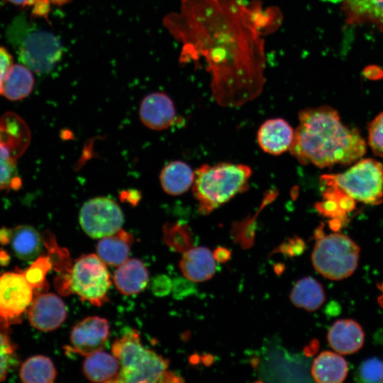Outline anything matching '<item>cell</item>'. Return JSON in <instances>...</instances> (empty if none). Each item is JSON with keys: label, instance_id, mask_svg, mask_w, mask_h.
Returning a JSON list of instances; mask_svg holds the SVG:
<instances>
[{"label": "cell", "instance_id": "1", "mask_svg": "<svg viewBox=\"0 0 383 383\" xmlns=\"http://www.w3.org/2000/svg\"><path fill=\"white\" fill-rule=\"evenodd\" d=\"M163 25L182 44L181 63L202 60L218 105L240 106L260 94L264 40L245 0H182L179 11L167 14Z\"/></svg>", "mask_w": 383, "mask_h": 383}, {"label": "cell", "instance_id": "2", "mask_svg": "<svg viewBox=\"0 0 383 383\" xmlns=\"http://www.w3.org/2000/svg\"><path fill=\"white\" fill-rule=\"evenodd\" d=\"M299 120L289 151L304 165L321 168L350 165L366 152L360 133L345 126L330 106L304 109L299 113Z\"/></svg>", "mask_w": 383, "mask_h": 383}, {"label": "cell", "instance_id": "3", "mask_svg": "<svg viewBox=\"0 0 383 383\" xmlns=\"http://www.w3.org/2000/svg\"><path fill=\"white\" fill-rule=\"evenodd\" d=\"M251 169L243 164L204 165L194 172L192 191L199 209L209 214L247 189Z\"/></svg>", "mask_w": 383, "mask_h": 383}, {"label": "cell", "instance_id": "4", "mask_svg": "<svg viewBox=\"0 0 383 383\" xmlns=\"http://www.w3.org/2000/svg\"><path fill=\"white\" fill-rule=\"evenodd\" d=\"M6 38L20 62L38 74L50 71L62 55L60 40L35 26L24 14L16 16L8 26Z\"/></svg>", "mask_w": 383, "mask_h": 383}, {"label": "cell", "instance_id": "5", "mask_svg": "<svg viewBox=\"0 0 383 383\" xmlns=\"http://www.w3.org/2000/svg\"><path fill=\"white\" fill-rule=\"evenodd\" d=\"M112 353L120 364L116 382H162L169 362L145 348L138 331L133 330L116 340Z\"/></svg>", "mask_w": 383, "mask_h": 383}, {"label": "cell", "instance_id": "6", "mask_svg": "<svg viewBox=\"0 0 383 383\" xmlns=\"http://www.w3.org/2000/svg\"><path fill=\"white\" fill-rule=\"evenodd\" d=\"M316 242L311 254L315 270L324 277L341 280L353 274L358 265L360 247L345 234H323L316 231Z\"/></svg>", "mask_w": 383, "mask_h": 383}, {"label": "cell", "instance_id": "7", "mask_svg": "<svg viewBox=\"0 0 383 383\" xmlns=\"http://www.w3.org/2000/svg\"><path fill=\"white\" fill-rule=\"evenodd\" d=\"M321 181L354 201L372 205L383 201V165L374 159L357 160L342 173L323 175Z\"/></svg>", "mask_w": 383, "mask_h": 383}, {"label": "cell", "instance_id": "8", "mask_svg": "<svg viewBox=\"0 0 383 383\" xmlns=\"http://www.w3.org/2000/svg\"><path fill=\"white\" fill-rule=\"evenodd\" d=\"M30 131L26 122L13 112L0 120V191L18 190L21 186L17 159L26 151Z\"/></svg>", "mask_w": 383, "mask_h": 383}, {"label": "cell", "instance_id": "9", "mask_svg": "<svg viewBox=\"0 0 383 383\" xmlns=\"http://www.w3.org/2000/svg\"><path fill=\"white\" fill-rule=\"evenodd\" d=\"M106 264L95 254L79 257L71 268L67 284L70 292L82 301L101 306L111 286Z\"/></svg>", "mask_w": 383, "mask_h": 383}, {"label": "cell", "instance_id": "10", "mask_svg": "<svg viewBox=\"0 0 383 383\" xmlns=\"http://www.w3.org/2000/svg\"><path fill=\"white\" fill-rule=\"evenodd\" d=\"M79 221L87 235L101 239L121 230L124 223V216L116 201L101 196L89 199L82 205Z\"/></svg>", "mask_w": 383, "mask_h": 383}, {"label": "cell", "instance_id": "11", "mask_svg": "<svg viewBox=\"0 0 383 383\" xmlns=\"http://www.w3.org/2000/svg\"><path fill=\"white\" fill-rule=\"evenodd\" d=\"M34 290L24 272L0 274V327L20 321L33 299Z\"/></svg>", "mask_w": 383, "mask_h": 383}, {"label": "cell", "instance_id": "12", "mask_svg": "<svg viewBox=\"0 0 383 383\" xmlns=\"http://www.w3.org/2000/svg\"><path fill=\"white\" fill-rule=\"evenodd\" d=\"M110 326L106 319L89 316L77 323L70 333L71 350L87 356L104 347L109 334Z\"/></svg>", "mask_w": 383, "mask_h": 383}, {"label": "cell", "instance_id": "13", "mask_svg": "<svg viewBox=\"0 0 383 383\" xmlns=\"http://www.w3.org/2000/svg\"><path fill=\"white\" fill-rule=\"evenodd\" d=\"M26 313L32 326L42 331H51L65 321L67 308L58 296L45 293L33 299Z\"/></svg>", "mask_w": 383, "mask_h": 383}, {"label": "cell", "instance_id": "14", "mask_svg": "<svg viewBox=\"0 0 383 383\" xmlns=\"http://www.w3.org/2000/svg\"><path fill=\"white\" fill-rule=\"evenodd\" d=\"M0 243L9 244L16 257L28 261L40 255L44 242L35 228L28 225H20L13 228L0 229Z\"/></svg>", "mask_w": 383, "mask_h": 383}, {"label": "cell", "instance_id": "15", "mask_svg": "<svg viewBox=\"0 0 383 383\" xmlns=\"http://www.w3.org/2000/svg\"><path fill=\"white\" fill-rule=\"evenodd\" d=\"M140 118L148 128L162 131L171 126L176 117L172 99L165 93L155 92L147 95L141 101Z\"/></svg>", "mask_w": 383, "mask_h": 383}, {"label": "cell", "instance_id": "16", "mask_svg": "<svg viewBox=\"0 0 383 383\" xmlns=\"http://www.w3.org/2000/svg\"><path fill=\"white\" fill-rule=\"evenodd\" d=\"M327 338L335 352L340 355H350L362 347L365 333L357 321L344 318L333 323L328 330Z\"/></svg>", "mask_w": 383, "mask_h": 383}, {"label": "cell", "instance_id": "17", "mask_svg": "<svg viewBox=\"0 0 383 383\" xmlns=\"http://www.w3.org/2000/svg\"><path fill=\"white\" fill-rule=\"evenodd\" d=\"M294 130L282 118H272L265 121L257 132V142L266 152L278 155L289 148L292 144Z\"/></svg>", "mask_w": 383, "mask_h": 383}, {"label": "cell", "instance_id": "18", "mask_svg": "<svg viewBox=\"0 0 383 383\" xmlns=\"http://www.w3.org/2000/svg\"><path fill=\"white\" fill-rule=\"evenodd\" d=\"M179 267L188 279L201 282L211 279L216 272V260L204 247L191 248L183 254Z\"/></svg>", "mask_w": 383, "mask_h": 383}, {"label": "cell", "instance_id": "19", "mask_svg": "<svg viewBox=\"0 0 383 383\" xmlns=\"http://www.w3.org/2000/svg\"><path fill=\"white\" fill-rule=\"evenodd\" d=\"M149 273L144 264L138 259H128L118 266L113 281L119 292L132 295L141 292L147 286Z\"/></svg>", "mask_w": 383, "mask_h": 383}, {"label": "cell", "instance_id": "20", "mask_svg": "<svg viewBox=\"0 0 383 383\" xmlns=\"http://www.w3.org/2000/svg\"><path fill=\"white\" fill-rule=\"evenodd\" d=\"M83 372L92 382H116L120 373L117 357L102 350L85 356Z\"/></svg>", "mask_w": 383, "mask_h": 383}, {"label": "cell", "instance_id": "21", "mask_svg": "<svg viewBox=\"0 0 383 383\" xmlns=\"http://www.w3.org/2000/svg\"><path fill=\"white\" fill-rule=\"evenodd\" d=\"M348 365L346 360L336 352L323 351L313 360L311 374L319 383H340L347 377Z\"/></svg>", "mask_w": 383, "mask_h": 383}, {"label": "cell", "instance_id": "22", "mask_svg": "<svg viewBox=\"0 0 383 383\" xmlns=\"http://www.w3.org/2000/svg\"><path fill=\"white\" fill-rule=\"evenodd\" d=\"M133 240L131 235L121 229L101 238L96 245L97 255L106 265L118 267L128 260Z\"/></svg>", "mask_w": 383, "mask_h": 383}, {"label": "cell", "instance_id": "23", "mask_svg": "<svg viewBox=\"0 0 383 383\" xmlns=\"http://www.w3.org/2000/svg\"><path fill=\"white\" fill-rule=\"evenodd\" d=\"M194 172L187 163L173 161L162 170L160 180L163 190L170 195L184 194L192 187Z\"/></svg>", "mask_w": 383, "mask_h": 383}, {"label": "cell", "instance_id": "24", "mask_svg": "<svg viewBox=\"0 0 383 383\" xmlns=\"http://www.w3.org/2000/svg\"><path fill=\"white\" fill-rule=\"evenodd\" d=\"M33 85L31 70L23 64H13L3 82L2 94L9 100H21L30 94Z\"/></svg>", "mask_w": 383, "mask_h": 383}, {"label": "cell", "instance_id": "25", "mask_svg": "<svg viewBox=\"0 0 383 383\" xmlns=\"http://www.w3.org/2000/svg\"><path fill=\"white\" fill-rule=\"evenodd\" d=\"M290 299L297 307L312 311L322 306L326 296L322 285L313 278L306 277L295 284Z\"/></svg>", "mask_w": 383, "mask_h": 383}, {"label": "cell", "instance_id": "26", "mask_svg": "<svg viewBox=\"0 0 383 383\" xmlns=\"http://www.w3.org/2000/svg\"><path fill=\"white\" fill-rule=\"evenodd\" d=\"M57 372L52 360L44 355H35L26 360L20 370V378L26 383H51Z\"/></svg>", "mask_w": 383, "mask_h": 383}, {"label": "cell", "instance_id": "27", "mask_svg": "<svg viewBox=\"0 0 383 383\" xmlns=\"http://www.w3.org/2000/svg\"><path fill=\"white\" fill-rule=\"evenodd\" d=\"M248 6L252 21L261 35L274 31L280 26L282 18L278 9L267 8L263 10L260 3Z\"/></svg>", "mask_w": 383, "mask_h": 383}, {"label": "cell", "instance_id": "28", "mask_svg": "<svg viewBox=\"0 0 383 383\" xmlns=\"http://www.w3.org/2000/svg\"><path fill=\"white\" fill-rule=\"evenodd\" d=\"M51 266L49 257H40L24 272L27 280L35 289L44 287L46 283L45 275Z\"/></svg>", "mask_w": 383, "mask_h": 383}, {"label": "cell", "instance_id": "29", "mask_svg": "<svg viewBox=\"0 0 383 383\" xmlns=\"http://www.w3.org/2000/svg\"><path fill=\"white\" fill-rule=\"evenodd\" d=\"M167 230V242L174 250L184 252L192 248V238L185 226L174 225Z\"/></svg>", "mask_w": 383, "mask_h": 383}, {"label": "cell", "instance_id": "30", "mask_svg": "<svg viewBox=\"0 0 383 383\" xmlns=\"http://www.w3.org/2000/svg\"><path fill=\"white\" fill-rule=\"evenodd\" d=\"M358 374L363 382L383 383V360L377 357L365 360L359 367Z\"/></svg>", "mask_w": 383, "mask_h": 383}, {"label": "cell", "instance_id": "31", "mask_svg": "<svg viewBox=\"0 0 383 383\" xmlns=\"http://www.w3.org/2000/svg\"><path fill=\"white\" fill-rule=\"evenodd\" d=\"M16 361L15 348L8 336L0 332V382L5 379Z\"/></svg>", "mask_w": 383, "mask_h": 383}, {"label": "cell", "instance_id": "32", "mask_svg": "<svg viewBox=\"0 0 383 383\" xmlns=\"http://www.w3.org/2000/svg\"><path fill=\"white\" fill-rule=\"evenodd\" d=\"M368 143L376 155L383 157V112L369 125Z\"/></svg>", "mask_w": 383, "mask_h": 383}, {"label": "cell", "instance_id": "33", "mask_svg": "<svg viewBox=\"0 0 383 383\" xmlns=\"http://www.w3.org/2000/svg\"><path fill=\"white\" fill-rule=\"evenodd\" d=\"M352 3L357 13L377 20H383V0H354Z\"/></svg>", "mask_w": 383, "mask_h": 383}, {"label": "cell", "instance_id": "34", "mask_svg": "<svg viewBox=\"0 0 383 383\" xmlns=\"http://www.w3.org/2000/svg\"><path fill=\"white\" fill-rule=\"evenodd\" d=\"M305 245L299 238H293L281 244L274 252H281L289 257H294L301 254L304 250Z\"/></svg>", "mask_w": 383, "mask_h": 383}, {"label": "cell", "instance_id": "35", "mask_svg": "<svg viewBox=\"0 0 383 383\" xmlns=\"http://www.w3.org/2000/svg\"><path fill=\"white\" fill-rule=\"evenodd\" d=\"M71 0H30L29 6H33L32 15L35 16L44 17L47 16L49 10L50 5H63Z\"/></svg>", "mask_w": 383, "mask_h": 383}, {"label": "cell", "instance_id": "36", "mask_svg": "<svg viewBox=\"0 0 383 383\" xmlns=\"http://www.w3.org/2000/svg\"><path fill=\"white\" fill-rule=\"evenodd\" d=\"M196 287L192 281L184 279H177L174 282V292L177 297H184L194 293Z\"/></svg>", "mask_w": 383, "mask_h": 383}, {"label": "cell", "instance_id": "37", "mask_svg": "<svg viewBox=\"0 0 383 383\" xmlns=\"http://www.w3.org/2000/svg\"><path fill=\"white\" fill-rule=\"evenodd\" d=\"M12 65L11 55L5 48L0 47V94H2V85L4 78Z\"/></svg>", "mask_w": 383, "mask_h": 383}, {"label": "cell", "instance_id": "38", "mask_svg": "<svg viewBox=\"0 0 383 383\" xmlns=\"http://www.w3.org/2000/svg\"><path fill=\"white\" fill-rule=\"evenodd\" d=\"M213 255L216 261L223 263L231 258V252L228 249L224 247H218L214 250Z\"/></svg>", "mask_w": 383, "mask_h": 383}, {"label": "cell", "instance_id": "39", "mask_svg": "<svg viewBox=\"0 0 383 383\" xmlns=\"http://www.w3.org/2000/svg\"><path fill=\"white\" fill-rule=\"evenodd\" d=\"M318 348V343L316 340L311 342L308 346L304 348V353L306 355H311L316 353V349Z\"/></svg>", "mask_w": 383, "mask_h": 383}, {"label": "cell", "instance_id": "40", "mask_svg": "<svg viewBox=\"0 0 383 383\" xmlns=\"http://www.w3.org/2000/svg\"><path fill=\"white\" fill-rule=\"evenodd\" d=\"M201 361L206 365L209 366L211 365L213 362V357L212 355L209 354H206L201 357Z\"/></svg>", "mask_w": 383, "mask_h": 383}, {"label": "cell", "instance_id": "41", "mask_svg": "<svg viewBox=\"0 0 383 383\" xmlns=\"http://www.w3.org/2000/svg\"><path fill=\"white\" fill-rule=\"evenodd\" d=\"M10 3H12L18 6H29L30 0H7Z\"/></svg>", "mask_w": 383, "mask_h": 383}, {"label": "cell", "instance_id": "42", "mask_svg": "<svg viewBox=\"0 0 383 383\" xmlns=\"http://www.w3.org/2000/svg\"><path fill=\"white\" fill-rule=\"evenodd\" d=\"M201 357L198 355H192L191 357V362L193 364H197L199 362Z\"/></svg>", "mask_w": 383, "mask_h": 383}, {"label": "cell", "instance_id": "43", "mask_svg": "<svg viewBox=\"0 0 383 383\" xmlns=\"http://www.w3.org/2000/svg\"><path fill=\"white\" fill-rule=\"evenodd\" d=\"M382 290L383 291V289ZM378 302L381 307L383 309V294L379 297Z\"/></svg>", "mask_w": 383, "mask_h": 383}]
</instances>
